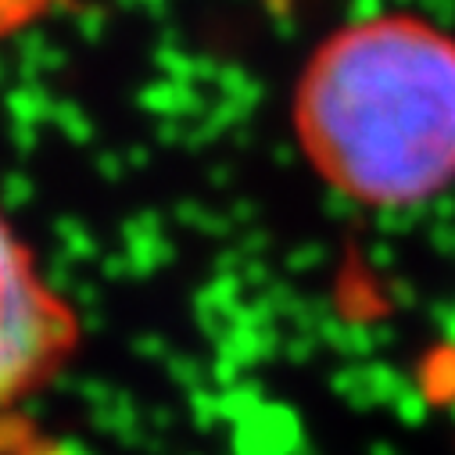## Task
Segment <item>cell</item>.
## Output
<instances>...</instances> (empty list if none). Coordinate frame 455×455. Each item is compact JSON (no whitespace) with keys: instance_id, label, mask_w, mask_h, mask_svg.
<instances>
[{"instance_id":"1","label":"cell","mask_w":455,"mask_h":455,"mask_svg":"<svg viewBox=\"0 0 455 455\" xmlns=\"http://www.w3.org/2000/svg\"><path fill=\"white\" fill-rule=\"evenodd\" d=\"M294 130L312 169L370 208L455 183V36L416 15L337 29L305 65Z\"/></svg>"},{"instance_id":"2","label":"cell","mask_w":455,"mask_h":455,"mask_svg":"<svg viewBox=\"0 0 455 455\" xmlns=\"http://www.w3.org/2000/svg\"><path fill=\"white\" fill-rule=\"evenodd\" d=\"M79 323L44 283L29 248L0 212V409L44 387L76 348Z\"/></svg>"}]
</instances>
